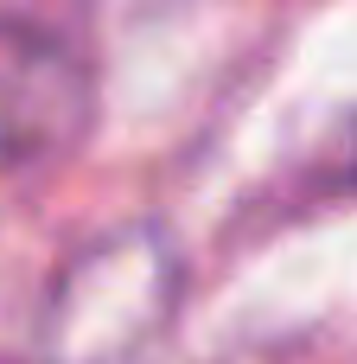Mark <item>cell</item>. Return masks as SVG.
Masks as SVG:
<instances>
[{"label":"cell","instance_id":"cell-1","mask_svg":"<svg viewBox=\"0 0 357 364\" xmlns=\"http://www.w3.org/2000/svg\"><path fill=\"white\" fill-rule=\"evenodd\" d=\"M83 128H89L83 58L32 19H0V166L51 160Z\"/></svg>","mask_w":357,"mask_h":364}]
</instances>
